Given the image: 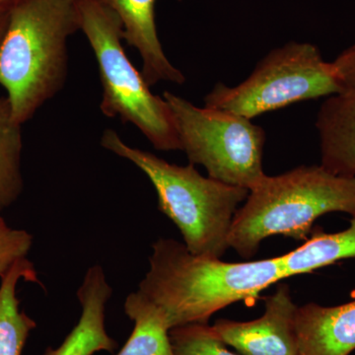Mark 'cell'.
I'll list each match as a JSON object with an SVG mask.
<instances>
[{"label": "cell", "mask_w": 355, "mask_h": 355, "mask_svg": "<svg viewBox=\"0 0 355 355\" xmlns=\"http://www.w3.org/2000/svg\"><path fill=\"white\" fill-rule=\"evenodd\" d=\"M284 279L282 256L226 263L191 254L177 240L160 238L153 245L149 270L137 291L162 312L171 330L209 324L217 311L239 301L254 300Z\"/></svg>", "instance_id": "6da1fadb"}, {"label": "cell", "mask_w": 355, "mask_h": 355, "mask_svg": "<svg viewBox=\"0 0 355 355\" xmlns=\"http://www.w3.org/2000/svg\"><path fill=\"white\" fill-rule=\"evenodd\" d=\"M79 0H17L0 43V85L20 125L64 88Z\"/></svg>", "instance_id": "7a4b0ae2"}, {"label": "cell", "mask_w": 355, "mask_h": 355, "mask_svg": "<svg viewBox=\"0 0 355 355\" xmlns=\"http://www.w3.org/2000/svg\"><path fill=\"white\" fill-rule=\"evenodd\" d=\"M331 212L354 216L355 176H338L322 165L266 175L236 211L229 248L249 260L272 236L307 241L314 222Z\"/></svg>", "instance_id": "3957f363"}, {"label": "cell", "mask_w": 355, "mask_h": 355, "mask_svg": "<svg viewBox=\"0 0 355 355\" xmlns=\"http://www.w3.org/2000/svg\"><path fill=\"white\" fill-rule=\"evenodd\" d=\"M101 146L132 162L150 180L158 209L177 226L191 254L216 259L224 256L233 219L249 196L248 189L203 177L195 165L172 164L128 146L111 128L103 132Z\"/></svg>", "instance_id": "277c9868"}, {"label": "cell", "mask_w": 355, "mask_h": 355, "mask_svg": "<svg viewBox=\"0 0 355 355\" xmlns=\"http://www.w3.org/2000/svg\"><path fill=\"white\" fill-rule=\"evenodd\" d=\"M78 11L80 31L87 38L99 67L103 114L132 123L157 150H181L169 104L163 96L151 92L123 50L119 16L100 0H79Z\"/></svg>", "instance_id": "5b68a950"}, {"label": "cell", "mask_w": 355, "mask_h": 355, "mask_svg": "<svg viewBox=\"0 0 355 355\" xmlns=\"http://www.w3.org/2000/svg\"><path fill=\"white\" fill-rule=\"evenodd\" d=\"M181 150L190 164L202 165L209 177L251 191L263 178L266 132L252 120L232 112L195 106L165 91Z\"/></svg>", "instance_id": "8992f818"}, {"label": "cell", "mask_w": 355, "mask_h": 355, "mask_svg": "<svg viewBox=\"0 0 355 355\" xmlns=\"http://www.w3.org/2000/svg\"><path fill=\"white\" fill-rule=\"evenodd\" d=\"M338 84L333 62L309 43H291L270 51L236 86L217 83L205 106L252 119L306 100L330 97Z\"/></svg>", "instance_id": "52a82bcc"}, {"label": "cell", "mask_w": 355, "mask_h": 355, "mask_svg": "<svg viewBox=\"0 0 355 355\" xmlns=\"http://www.w3.org/2000/svg\"><path fill=\"white\" fill-rule=\"evenodd\" d=\"M338 90L317 114L321 165L338 176H355V44L333 62Z\"/></svg>", "instance_id": "ba28073f"}, {"label": "cell", "mask_w": 355, "mask_h": 355, "mask_svg": "<svg viewBox=\"0 0 355 355\" xmlns=\"http://www.w3.org/2000/svg\"><path fill=\"white\" fill-rule=\"evenodd\" d=\"M265 314L250 322L219 319L212 326L217 335L242 355H298L295 313L289 287L280 286L265 298Z\"/></svg>", "instance_id": "9c48e42d"}, {"label": "cell", "mask_w": 355, "mask_h": 355, "mask_svg": "<svg viewBox=\"0 0 355 355\" xmlns=\"http://www.w3.org/2000/svg\"><path fill=\"white\" fill-rule=\"evenodd\" d=\"M113 294L104 268L94 265L88 268L76 292L81 315L60 347H49L44 355H94L114 352L118 343L106 329V306Z\"/></svg>", "instance_id": "30bf717a"}, {"label": "cell", "mask_w": 355, "mask_h": 355, "mask_svg": "<svg viewBox=\"0 0 355 355\" xmlns=\"http://www.w3.org/2000/svg\"><path fill=\"white\" fill-rule=\"evenodd\" d=\"M119 16L123 39L139 51L141 73L149 86L160 81L183 84V72L166 57L155 23L156 0H100Z\"/></svg>", "instance_id": "8fae6325"}, {"label": "cell", "mask_w": 355, "mask_h": 355, "mask_svg": "<svg viewBox=\"0 0 355 355\" xmlns=\"http://www.w3.org/2000/svg\"><path fill=\"white\" fill-rule=\"evenodd\" d=\"M294 327L298 355H349L355 350V300L297 307Z\"/></svg>", "instance_id": "7c38bea8"}, {"label": "cell", "mask_w": 355, "mask_h": 355, "mask_svg": "<svg viewBox=\"0 0 355 355\" xmlns=\"http://www.w3.org/2000/svg\"><path fill=\"white\" fill-rule=\"evenodd\" d=\"M20 280L40 284L38 273L27 258L16 261L0 280V355H22L37 323L20 308Z\"/></svg>", "instance_id": "4fadbf2b"}, {"label": "cell", "mask_w": 355, "mask_h": 355, "mask_svg": "<svg viewBox=\"0 0 355 355\" xmlns=\"http://www.w3.org/2000/svg\"><path fill=\"white\" fill-rule=\"evenodd\" d=\"M352 258H355V214L345 230L326 233L315 229L302 246L282 254L284 277L311 272Z\"/></svg>", "instance_id": "5bb4252c"}, {"label": "cell", "mask_w": 355, "mask_h": 355, "mask_svg": "<svg viewBox=\"0 0 355 355\" xmlns=\"http://www.w3.org/2000/svg\"><path fill=\"white\" fill-rule=\"evenodd\" d=\"M123 309L135 326L116 355H174L164 315L153 302L137 291L125 299Z\"/></svg>", "instance_id": "9a60e30c"}, {"label": "cell", "mask_w": 355, "mask_h": 355, "mask_svg": "<svg viewBox=\"0 0 355 355\" xmlns=\"http://www.w3.org/2000/svg\"><path fill=\"white\" fill-rule=\"evenodd\" d=\"M21 128L7 98L0 97V214L19 198L24 189Z\"/></svg>", "instance_id": "2e32d148"}, {"label": "cell", "mask_w": 355, "mask_h": 355, "mask_svg": "<svg viewBox=\"0 0 355 355\" xmlns=\"http://www.w3.org/2000/svg\"><path fill=\"white\" fill-rule=\"evenodd\" d=\"M174 355H242L227 349V345L209 324H190L169 331Z\"/></svg>", "instance_id": "e0dca14e"}, {"label": "cell", "mask_w": 355, "mask_h": 355, "mask_svg": "<svg viewBox=\"0 0 355 355\" xmlns=\"http://www.w3.org/2000/svg\"><path fill=\"white\" fill-rule=\"evenodd\" d=\"M33 241L34 237L28 231L11 227L0 216V280L16 261L27 258Z\"/></svg>", "instance_id": "ac0fdd59"}, {"label": "cell", "mask_w": 355, "mask_h": 355, "mask_svg": "<svg viewBox=\"0 0 355 355\" xmlns=\"http://www.w3.org/2000/svg\"><path fill=\"white\" fill-rule=\"evenodd\" d=\"M11 6H0V43L6 33Z\"/></svg>", "instance_id": "d6986e66"}, {"label": "cell", "mask_w": 355, "mask_h": 355, "mask_svg": "<svg viewBox=\"0 0 355 355\" xmlns=\"http://www.w3.org/2000/svg\"><path fill=\"white\" fill-rule=\"evenodd\" d=\"M17 0H0V6H12Z\"/></svg>", "instance_id": "ffe728a7"}, {"label": "cell", "mask_w": 355, "mask_h": 355, "mask_svg": "<svg viewBox=\"0 0 355 355\" xmlns=\"http://www.w3.org/2000/svg\"><path fill=\"white\" fill-rule=\"evenodd\" d=\"M179 1H182V0H179Z\"/></svg>", "instance_id": "44dd1931"}]
</instances>
